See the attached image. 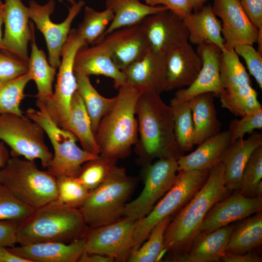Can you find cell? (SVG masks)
<instances>
[{
	"mask_svg": "<svg viewBox=\"0 0 262 262\" xmlns=\"http://www.w3.org/2000/svg\"><path fill=\"white\" fill-rule=\"evenodd\" d=\"M222 162L210 170L201 187L179 212L167 226L164 235V250L173 254L177 261L188 250L200 232L204 218L216 203L228 196Z\"/></svg>",
	"mask_w": 262,
	"mask_h": 262,
	"instance_id": "obj_1",
	"label": "cell"
},
{
	"mask_svg": "<svg viewBox=\"0 0 262 262\" xmlns=\"http://www.w3.org/2000/svg\"><path fill=\"white\" fill-rule=\"evenodd\" d=\"M136 115L138 139L134 149L139 161L146 165L156 158L177 160L181 152L175 136L172 110L160 94L142 93Z\"/></svg>",
	"mask_w": 262,
	"mask_h": 262,
	"instance_id": "obj_2",
	"label": "cell"
},
{
	"mask_svg": "<svg viewBox=\"0 0 262 262\" xmlns=\"http://www.w3.org/2000/svg\"><path fill=\"white\" fill-rule=\"evenodd\" d=\"M100 120L95 137L99 155L117 161L128 157L138 139L136 107L141 92L125 82Z\"/></svg>",
	"mask_w": 262,
	"mask_h": 262,
	"instance_id": "obj_3",
	"label": "cell"
},
{
	"mask_svg": "<svg viewBox=\"0 0 262 262\" xmlns=\"http://www.w3.org/2000/svg\"><path fill=\"white\" fill-rule=\"evenodd\" d=\"M88 228L80 209L55 200L34 209L17 223L16 242L19 245L47 242L70 243L85 237Z\"/></svg>",
	"mask_w": 262,
	"mask_h": 262,
	"instance_id": "obj_4",
	"label": "cell"
},
{
	"mask_svg": "<svg viewBox=\"0 0 262 262\" xmlns=\"http://www.w3.org/2000/svg\"><path fill=\"white\" fill-rule=\"evenodd\" d=\"M0 183L18 199L36 209L56 200V178L40 170L34 161L10 157L0 170Z\"/></svg>",
	"mask_w": 262,
	"mask_h": 262,
	"instance_id": "obj_5",
	"label": "cell"
},
{
	"mask_svg": "<svg viewBox=\"0 0 262 262\" xmlns=\"http://www.w3.org/2000/svg\"><path fill=\"white\" fill-rule=\"evenodd\" d=\"M37 109L29 108L26 115L39 124L49 138L53 149L48 171L55 178L78 177L82 165L99 156L79 147L76 137L58 126L51 118L44 102L37 100Z\"/></svg>",
	"mask_w": 262,
	"mask_h": 262,
	"instance_id": "obj_6",
	"label": "cell"
},
{
	"mask_svg": "<svg viewBox=\"0 0 262 262\" xmlns=\"http://www.w3.org/2000/svg\"><path fill=\"white\" fill-rule=\"evenodd\" d=\"M135 183L124 168L116 165L104 181L91 191L80 209L88 227L107 225L123 217Z\"/></svg>",
	"mask_w": 262,
	"mask_h": 262,
	"instance_id": "obj_7",
	"label": "cell"
},
{
	"mask_svg": "<svg viewBox=\"0 0 262 262\" xmlns=\"http://www.w3.org/2000/svg\"><path fill=\"white\" fill-rule=\"evenodd\" d=\"M210 170H179L171 189L157 202L151 211L138 220L134 231L132 250L148 237L152 229L165 218L179 212L201 187Z\"/></svg>",
	"mask_w": 262,
	"mask_h": 262,
	"instance_id": "obj_8",
	"label": "cell"
},
{
	"mask_svg": "<svg viewBox=\"0 0 262 262\" xmlns=\"http://www.w3.org/2000/svg\"><path fill=\"white\" fill-rule=\"evenodd\" d=\"M44 134L41 127L27 115H0V140L10 147L12 156L38 159L47 168L53 153L45 143Z\"/></svg>",
	"mask_w": 262,
	"mask_h": 262,
	"instance_id": "obj_9",
	"label": "cell"
},
{
	"mask_svg": "<svg viewBox=\"0 0 262 262\" xmlns=\"http://www.w3.org/2000/svg\"><path fill=\"white\" fill-rule=\"evenodd\" d=\"M87 46L76 29H71L63 49L56 83L50 100L45 104L52 119L60 127L69 117L71 102L77 91L74 62L77 51Z\"/></svg>",
	"mask_w": 262,
	"mask_h": 262,
	"instance_id": "obj_10",
	"label": "cell"
},
{
	"mask_svg": "<svg viewBox=\"0 0 262 262\" xmlns=\"http://www.w3.org/2000/svg\"><path fill=\"white\" fill-rule=\"evenodd\" d=\"M144 186L140 195L126 204L123 216L137 221L147 215L174 185L178 172L177 160L158 159L146 165Z\"/></svg>",
	"mask_w": 262,
	"mask_h": 262,
	"instance_id": "obj_11",
	"label": "cell"
},
{
	"mask_svg": "<svg viewBox=\"0 0 262 262\" xmlns=\"http://www.w3.org/2000/svg\"><path fill=\"white\" fill-rule=\"evenodd\" d=\"M84 5L83 0L76 1L71 4L65 19L55 23L50 19L55 7L54 0H49L43 5L34 0H30L29 2V18L43 34L48 51L49 62L56 68L60 66L62 50L71 31V24Z\"/></svg>",
	"mask_w": 262,
	"mask_h": 262,
	"instance_id": "obj_12",
	"label": "cell"
},
{
	"mask_svg": "<svg viewBox=\"0 0 262 262\" xmlns=\"http://www.w3.org/2000/svg\"><path fill=\"white\" fill-rule=\"evenodd\" d=\"M136 222L123 216L107 225L89 228L85 237V251L118 261L128 260L133 246Z\"/></svg>",
	"mask_w": 262,
	"mask_h": 262,
	"instance_id": "obj_13",
	"label": "cell"
},
{
	"mask_svg": "<svg viewBox=\"0 0 262 262\" xmlns=\"http://www.w3.org/2000/svg\"><path fill=\"white\" fill-rule=\"evenodd\" d=\"M139 25L149 50L156 54L164 56L188 41V32L183 19L169 10L150 15Z\"/></svg>",
	"mask_w": 262,
	"mask_h": 262,
	"instance_id": "obj_14",
	"label": "cell"
},
{
	"mask_svg": "<svg viewBox=\"0 0 262 262\" xmlns=\"http://www.w3.org/2000/svg\"><path fill=\"white\" fill-rule=\"evenodd\" d=\"M212 7L215 15L221 19L226 49L256 43L258 29L248 17L239 0H213Z\"/></svg>",
	"mask_w": 262,
	"mask_h": 262,
	"instance_id": "obj_15",
	"label": "cell"
},
{
	"mask_svg": "<svg viewBox=\"0 0 262 262\" xmlns=\"http://www.w3.org/2000/svg\"><path fill=\"white\" fill-rule=\"evenodd\" d=\"M4 33L2 50L28 61V44L32 34L28 8L21 0H5Z\"/></svg>",
	"mask_w": 262,
	"mask_h": 262,
	"instance_id": "obj_16",
	"label": "cell"
},
{
	"mask_svg": "<svg viewBox=\"0 0 262 262\" xmlns=\"http://www.w3.org/2000/svg\"><path fill=\"white\" fill-rule=\"evenodd\" d=\"M262 211V196L247 197L239 190L216 203L206 214L200 232H210Z\"/></svg>",
	"mask_w": 262,
	"mask_h": 262,
	"instance_id": "obj_17",
	"label": "cell"
},
{
	"mask_svg": "<svg viewBox=\"0 0 262 262\" xmlns=\"http://www.w3.org/2000/svg\"><path fill=\"white\" fill-rule=\"evenodd\" d=\"M196 52L202 60V66L189 86L178 89L174 97L181 101H188L201 94L212 93L219 96L223 91L220 74L221 49L214 45L197 46Z\"/></svg>",
	"mask_w": 262,
	"mask_h": 262,
	"instance_id": "obj_18",
	"label": "cell"
},
{
	"mask_svg": "<svg viewBox=\"0 0 262 262\" xmlns=\"http://www.w3.org/2000/svg\"><path fill=\"white\" fill-rule=\"evenodd\" d=\"M201 66L200 57L189 41L172 49L164 55L166 91L189 86Z\"/></svg>",
	"mask_w": 262,
	"mask_h": 262,
	"instance_id": "obj_19",
	"label": "cell"
},
{
	"mask_svg": "<svg viewBox=\"0 0 262 262\" xmlns=\"http://www.w3.org/2000/svg\"><path fill=\"white\" fill-rule=\"evenodd\" d=\"M102 40L109 48L114 64L122 71L149 50L139 24L115 30Z\"/></svg>",
	"mask_w": 262,
	"mask_h": 262,
	"instance_id": "obj_20",
	"label": "cell"
},
{
	"mask_svg": "<svg viewBox=\"0 0 262 262\" xmlns=\"http://www.w3.org/2000/svg\"><path fill=\"white\" fill-rule=\"evenodd\" d=\"M74 70L88 76L101 75L109 78L117 89L126 82L123 72L114 64L109 48L103 40L91 47H83L77 51Z\"/></svg>",
	"mask_w": 262,
	"mask_h": 262,
	"instance_id": "obj_21",
	"label": "cell"
},
{
	"mask_svg": "<svg viewBox=\"0 0 262 262\" xmlns=\"http://www.w3.org/2000/svg\"><path fill=\"white\" fill-rule=\"evenodd\" d=\"M126 82L142 93L160 94L166 91L164 56L150 50L123 71Z\"/></svg>",
	"mask_w": 262,
	"mask_h": 262,
	"instance_id": "obj_22",
	"label": "cell"
},
{
	"mask_svg": "<svg viewBox=\"0 0 262 262\" xmlns=\"http://www.w3.org/2000/svg\"><path fill=\"white\" fill-rule=\"evenodd\" d=\"M8 248L31 262H77L85 251V238L70 243L41 242Z\"/></svg>",
	"mask_w": 262,
	"mask_h": 262,
	"instance_id": "obj_23",
	"label": "cell"
},
{
	"mask_svg": "<svg viewBox=\"0 0 262 262\" xmlns=\"http://www.w3.org/2000/svg\"><path fill=\"white\" fill-rule=\"evenodd\" d=\"M220 74L224 91L219 97L238 98L257 93L239 56L233 49H227L221 51Z\"/></svg>",
	"mask_w": 262,
	"mask_h": 262,
	"instance_id": "obj_24",
	"label": "cell"
},
{
	"mask_svg": "<svg viewBox=\"0 0 262 262\" xmlns=\"http://www.w3.org/2000/svg\"><path fill=\"white\" fill-rule=\"evenodd\" d=\"M262 146V135L253 132L246 139H240L229 144L222 159L226 187L229 191L239 190L245 166L253 152Z\"/></svg>",
	"mask_w": 262,
	"mask_h": 262,
	"instance_id": "obj_25",
	"label": "cell"
},
{
	"mask_svg": "<svg viewBox=\"0 0 262 262\" xmlns=\"http://www.w3.org/2000/svg\"><path fill=\"white\" fill-rule=\"evenodd\" d=\"M188 32V41L197 46L212 44L221 51L227 49L222 33L220 20L211 5L203 6L183 19Z\"/></svg>",
	"mask_w": 262,
	"mask_h": 262,
	"instance_id": "obj_26",
	"label": "cell"
},
{
	"mask_svg": "<svg viewBox=\"0 0 262 262\" xmlns=\"http://www.w3.org/2000/svg\"><path fill=\"white\" fill-rule=\"evenodd\" d=\"M233 228L228 225L210 232H200L188 251L177 262H219L226 252Z\"/></svg>",
	"mask_w": 262,
	"mask_h": 262,
	"instance_id": "obj_27",
	"label": "cell"
},
{
	"mask_svg": "<svg viewBox=\"0 0 262 262\" xmlns=\"http://www.w3.org/2000/svg\"><path fill=\"white\" fill-rule=\"evenodd\" d=\"M230 144L228 131L220 132L198 145L193 152L177 160L178 171L210 170L221 162Z\"/></svg>",
	"mask_w": 262,
	"mask_h": 262,
	"instance_id": "obj_28",
	"label": "cell"
},
{
	"mask_svg": "<svg viewBox=\"0 0 262 262\" xmlns=\"http://www.w3.org/2000/svg\"><path fill=\"white\" fill-rule=\"evenodd\" d=\"M105 7L112 11L114 17L98 42L115 30L138 25L150 15L169 10L165 6L148 5L141 0H106Z\"/></svg>",
	"mask_w": 262,
	"mask_h": 262,
	"instance_id": "obj_29",
	"label": "cell"
},
{
	"mask_svg": "<svg viewBox=\"0 0 262 262\" xmlns=\"http://www.w3.org/2000/svg\"><path fill=\"white\" fill-rule=\"evenodd\" d=\"M214 96L207 93L188 101L194 125V145H198L220 132L221 123L217 117Z\"/></svg>",
	"mask_w": 262,
	"mask_h": 262,
	"instance_id": "obj_30",
	"label": "cell"
},
{
	"mask_svg": "<svg viewBox=\"0 0 262 262\" xmlns=\"http://www.w3.org/2000/svg\"><path fill=\"white\" fill-rule=\"evenodd\" d=\"M31 26V52L28 61V72L36 86L37 100L47 104L53 95L56 68L49 64L44 51L38 48L35 42L34 27L32 22Z\"/></svg>",
	"mask_w": 262,
	"mask_h": 262,
	"instance_id": "obj_31",
	"label": "cell"
},
{
	"mask_svg": "<svg viewBox=\"0 0 262 262\" xmlns=\"http://www.w3.org/2000/svg\"><path fill=\"white\" fill-rule=\"evenodd\" d=\"M60 127L71 132L80 141L84 150L99 154L91 119L77 91L71 102L69 117Z\"/></svg>",
	"mask_w": 262,
	"mask_h": 262,
	"instance_id": "obj_32",
	"label": "cell"
},
{
	"mask_svg": "<svg viewBox=\"0 0 262 262\" xmlns=\"http://www.w3.org/2000/svg\"><path fill=\"white\" fill-rule=\"evenodd\" d=\"M233 226L226 252L243 254L250 252L262 244V212L240 220Z\"/></svg>",
	"mask_w": 262,
	"mask_h": 262,
	"instance_id": "obj_33",
	"label": "cell"
},
{
	"mask_svg": "<svg viewBox=\"0 0 262 262\" xmlns=\"http://www.w3.org/2000/svg\"><path fill=\"white\" fill-rule=\"evenodd\" d=\"M75 73L77 82V91L90 116L95 134L102 118L114 105L116 96L113 98L103 97L93 86L89 76L81 73Z\"/></svg>",
	"mask_w": 262,
	"mask_h": 262,
	"instance_id": "obj_34",
	"label": "cell"
},
{
	"mask_svg": "<svg viewBox=\"0 0 262 262\" xmlns=\"http://www.w3.org/2000/svg\"><path fill=\"white\" fill-rule=\"evenodd\" d=\"M173 116L176 140L181 152L191 150L194 144V125L192 113L188 101L177 100L174 97L170 100Z\"/></svg>",
	"mask_w": 262,
	"mask_h": 262,
	"instance_id": "obj_35",
	"label": "cell"
},
{
	"mask_svg": "<svg viewBox=\"0 0 262 262\" xmlns=\"http://www.w3.org/2000/svg\"><path fill=\"white\" fill-rule=\"evenodd\" d=\"M84 10L83 19L76 30L87 45H94L98 42L111 23L114 14L107 8L98 11L85 6Z\"/></svg>",
	"mask_w": 262,
	"mask_h": 262,
	"instance_id": "obj_36",
	"label": "cell"
},
{
	"mask_svg": "<svg viewBox=\"0 0 262 262\" xmlns=\"http://www.w3.org/2000/svg\"><path fill=\"white\" fill-rule=\"evenodd\" d=\"M171 220V216H168L157 224L152 229L147 239L137 248L131 251L128 258V261H156L160 254L164 250V233Z\"/></svg>",
	"mask_w": 262,
	"mask_h": 262,
	"instance_id": "obj_37",
	"label": "cell"
},
{
	"mask_svg": "<svg viewBox=\"0 0 262 262\" xmlns=\"http://www.w3.org/2000/svg\"><path fill=\"white\" fill-rule=\"evenodd\" d=\"M31 80L27 72L14 80L0 83V115H23L20 104L25 96V87Z\"/></svg>",
	"mask_w": 262,
	"mask_h": 262,
	"instance_id": "obj_38",
	"label": "cell"
},
{
	"mask_svg": "<svg viewBox=\"0 0 262 262\" xmlns=\"http://www.w3.org/2000/svg\"><path fill=\"white\" fill-rule=\"evenodd\" d=\"M262 146L252 153L243 172L240 192L247 197L262 196Z\"/></svg>",
	"mask_w": 262,
	"mask_h": 262,
	"instance_id": "obj_39",
	"label": "cell"
},
{
	"mask_svg": "<svg viewBox=\"0 0 262 262\" xmlns=\"http://www.w3.org/2000/svg\"><path fill=\"white\" fill-rule=\"evenodd\" d=\"M56 178L57 197L56 200L66 206L80 209L91 191L77 177L61 176Z\"/></svg>",
	"mask_w": 262,
	"mask_h": 262,
	"instance_id": "obj_40",
	"label": "cell"
},
{
	"mask_svg": "<svg viewBox=\"0 0 262 262\" xmlns=\"http://www.w3.org/2000/svg\"><path fill=\"white\" fill-rule=\"evenodd\" d=\"M117 161L99 155L94 160L85 163L78 178L80 182L91 191L101 184L116 165Z\"/></svg>",
	"mask_w": 262,
	"mask_h": 262,
	"instance_id": "obj_41",
	"label": "cell"
},
{
	"mask_svg": "<svg viewBox=\"0 0 262 262\" xmlns=\"http://www.w3.org/2000/svg\"><path fill=\"white\" fill-rule=\"evenodd\" d=\"M18 199L6 187L0 183V221L20 223L34 211Z\"/></svg>",
	"mask_w": 262,
	"mask_h": 262,
	"instance_id": "obj_42",
	"label": "cell"
},
{
	"mask_svg": "<svg viewBox=\"0 0 262 262\" xmlns=\"http://www.w3.org/2000/svg\"><path fill=\"white\" fill-rule=\"evenodd\" d=\"M262 128V109L241 116L240 119L232 120L228 130L230 144L244 138L246 134H251Z\"/></svg>",
	"mask_w": 262,
	"mask_h": 262,
	"instance_id": "obj_43",
	"label": "cell"
},
{
	"mask_svg": "<svg viewBox=\"0 0 262 262\" xmlns=\"http://www.w3.org/2000/svg\"><path fill=\"white\" fill-rule=\"evenodd\" d=\"M3 51L0 49V82L11 81L28 72L27 62Z\"/></svg>",
	"mask_w": 262,
	"mask_h": 262,
	"instance_id": "obj_44",
	"label": "cell"
},
{
	"mask_svg": "<svg viewBox=\"0 0 262 262\" xmlns=\"http://www.w3.org/2000/svg\"><path fill=\"white\" fill-rule=\"evenodd\" d=\"M239 56L245 61L249 73L253 77L259 87L262 88V55L253 45L242 44L233 49Z\"/></svg>",
	"mask_w": 262,
	"mask_h": 262,
	"instance_id": "obj_45",
	"label": "cell"
},
{
	"mask_svg": "<svg viewBox=\"0 0 262 262\" xmlns=\"http://www.w3.org/2000/svg\"><path fill=\"white\" fill-rule=\"evenodd\" d=\"M145 4L151 6H163L174 13L181 18L185 17L192 13L193 8L190 0H141Z\"/></svg>",
	"mask_w": 262,
	"mask_h": 262,
	"instance_id": "obj_46",
	"label": "cell"
},
{
	"mask_svg": "<svg viewBox=\"0 0 262 262\" xmlns=\"http://www.w3.org/2000/svg\"><path fill=\"white\" fill-rule=\"evenodd\" d=\"M240 3L252 24L262 28V0H239Z\"/></svg>",
	"mask_w": 262,
	"mask_h": 262,
	"instance_id": "obj_47",
	"label": "cell"
},
{
	"mask_svg": "<svg viewBox=\"0 0 262 262\" xmlns=\"http://www.w3.org/2000/svg\"><path fill=\"white\" fill-rule=\"evenodd\" d=\"M17 225L15 222L0 221V246L11 247L17 244Z\"/></svg>",
	"mask_w": 262,
	"mask_h": 262,
	"instance_id": "obj_48",
	"label": "cell"
},
{
	"mask_svg": "<svg viewBox=\"0 0 262 262\" xmlns=\"http://www.w3.org/2000/svg\"><path fill=\"white\" fill-rule=\"evenodd\" d=\"M221 261L225 262H260L262 259L255 254L249 252L243 254L226 252Z\"/></svg>",
	"mask_w": 262,
	"mask_h": 262,
	"instance_id": "obj_49",
	"label": "cell"
},
{
	"mask_svg": "<svg viewBox=\"0 0 262 262\" xmlns=\"http://www.w3.org/2000/svg\"><path fill=\"white\" fill-rule=\"evenodd\" d=\"M0 262H31L9 250L8 247L0 246Z\"/></svg>",
	"mask_w": 262,
	"mask_h": 262,
	"instance_id": "obj_50",
	"label": "cell"
},
{
	"mask_svg": "<svg viewBox=\"0 0 262 262\" xmlns=\"http://www.w3.org/2000/svg\"><path fill=\"white\" fill-rule=\"evenodd\" d=\"M115 260L111 257L96 253H88L85 251L81 256L79 262H113Z\"/></svg>",
	"mask_w": 262,
	"mask_h": 262,
	"instance_id": "obj_51",
	"label": "cell"
},
{
	"mask_svg": "<svg viewBox=\"0 0 262 262\" xmlns=\"http://www.w3.org/2000/svg\"><path fill=\"white\" fill-rule=\"evenodd\" d=\"M10 158L9 152L2 142H0V170L6 164Z\"/></svg>",
	"mask_w": 262,
	"mask_h": 262,
	"instance_id": "obj_52",
	"label": "cell"
},
{
	"mask_svg": "<svg viewBox=\"0 0 262 262\" xmlns=\"http://www.w3.org/2000/svg\"><path fill=\"white\" fill-rule=\"evenodd\" d=\"M193 10L197 11L200 9L203 6L206 0H190Z\"/></svg>",
	"mask_w": 262,
	"mask_h": 262,
	"instance_id": "obj_53",
	"label": "cell"
},
{
	"mask_svg": "<svg viewBox=\"0 0 262 262\" xmlns=\"http://www.w3.org/2000/svg\"><path fill=\"white\" fill-rule=\"evenodd\" d=\"M4 24V12L3 10L0 13V49H2L3 44V35L2 33V26Z\"/></svg>",
	"mask_w": 262,
	"mask_h": 262,
	"instance_id": "obj_54",
	"label": "cell"
},
{
	"mask_svg": "<svg viewBox=\"0 0 262 262\" xmlns=\"http://www.w3.org/2000/svg\"><path fill=\"white\" fill-rule=\"evenodd\" d=\"M258 44L259 51L262 53V28L258 29V35L256 43Z\"/></svg>",
	"mask_w": 262,
	"mask_h": 262,
	"instance_id": "obj_55",
	"label": "cell"
},
{
	"mask_svg": "<svg viewBox=\"0 0 262 262\" xmlns=\"http://www.w3.org/2000/svg\"><path fill=\"white\" fill-rule=\"evenodd\" d=\"M4 3L0 0V13L2 12L4 9Z\"/></svg>",
	"mask_w": 262,
	"mask_h": 262,
	"instance_id": "obj_56",
	"label": "cell"
},
{
	"mask_svg": "<svg viewBox=\"0 0 262 262\" xmlns=\"http://www.w3.org/2000/svg\"><path fill=\"white\" fill-rule=\"evenodd\" d=\"M71 4H73L75 3V0H67Z\"/></svg>",
	"mask_w": 262,
	"mask_h": 262,
	"instance_id": "obj_57",
	"label": "cell"
},
{
	"mask_svg": "<svg viewBox=\"0 0 262 262\" xmlns=\"http://www.w3.org/2000/svg\"><path fill=\"white\" fill-rule=\"evenodd\" d=\"M1 83V82H0V83Z\"/></svg>",
	"mask_w": 262,
	"mask_h": 262,
	"instance_id": "obj_58",
	"label": "cell"
}]
</instances>
